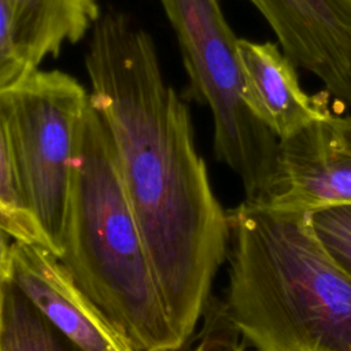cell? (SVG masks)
<instances>
[{
    "mask_svg": "<svg viewBox=\"0 0 351 351\" xmlns=\"http://www.w3.org/2000/svg\"><path fill=\"white\" fill-rule=\"evenodd\" d=\"M90 32V101L114 141L159 291L186 343L226 256L229 215L211 189L189 110L165 77L151 34L115 8L103 11Z\"/></svg>",
    "mask_w": 351,
    "mask_h": 351,
    "instance_id": "cell-1",
    "label": "cell"
},
{
    "mask_svg": "<svg viewBox=\"0 0 351 351\" xmlns=\"http://www.w3.org/2000/svg\"><path fill=\"white\" fill-rule=\"evenodd\" d=\"M229 215L223 302L255 351H351V277L328 254L310 213L244 200Z\"/></svg>",
    "mask_w": 351,
    "mask_h": 351,
    "instance_id": "cell-2",
    "label": "cell"
},
{
    "mask_svg": "<svg viewBox=\"0 0 351 351\" xmlns=\"http://www.w3.org/2000/svg\"><path fill=\"white\" fill-rule=\"evenodd\" d=\"M59 258L136 351H180L130 206L111 134L95 106L82 112Z\"/></svg>",
    "mask_w": 351,
    "mask_h": 351,
    "instance_id": "cell-3",
    "label": "cell"
},
{
    "mask_svg": "<svg viewBox=\"0 0 351 351\" xmlns=\"http://www.w3.org/2000/svg\"><path fill=\"white\" fill-rule=\"evenodd\" d=\"M174 29L189 95L208 106L214 121V152L243 181L245 200H266L280 138L244 100L239 40L218 0H159Z\"/></svg>",
    "mask_w": 351,
    "mask_h": 351,
    "instance_id": "cell-4",
    "label": "cell"
},
{
    "mask_svg": "<svg viewBox=\"0 0 351 351\" xmlns=\"http://www.w3.org/2000/svg\"><path fill=\"white\" fill-rule=\"evenodd\" d=\"M89 92L60 70H36L0 90V132L14 149L41 222L62 251L73 158Z\"/></svg>",
    "mask_w": 351,
    "mask_h": 351,
    "instance_id": "cell-5",
    "label": "cell"
},
{
    "mask_svg": "<svg viewBox=\"0 0 351 351\" xmlns=\"http://www.w3.org/2000/svg\"><path fill=\"white\" fill-rule=\"evenodd\" d=\"M0 278L10 280L37 310L82 351H136L78 287L49 248L3 233Z\"/></svg>",
    "mask_w": 351,
    "mask_h": 351,
    "instance_id": "cell-6",
    "label": "cell"
},
{
    "mask_svg": "<svg viewBox=\"0 0 351 351\" xmlns=\"http://www.w3.org/2000/svg\"><path fill=\"white\" fill-rule=\"evenodd\" d=\"M284 53L351 107V0H250Z\"/></svg>",
    "mask_w": 351,
    "mask_h": 351,
    "instance_id": "cell-7",
    "label": "cell"
},
{
    "mask_svg": "<svg viewBox=\"0 0 351 351\" xmlns=\"http://www.w3.org/2000/svg\"><path fill=\"white\" fill-rule=\"evenodd\" d=\"M329 115L280 140L274 176L262 206L313 213L351 204V152L337 144Z\"/></svg>",
    "mask_w": 351,
    "mask_h": 351,
    "instance_id": "cell-8",
    "label": "cell"
},
{
    "mask_svg": "<svg viewBox=\"0 0 351 351\" xmlns=\"http://www.w3.org/2000/svg\"><path fill=\"white\" fill-rule=\"evenodd\" d=\"M244 100L254 115L280 140L330 114L326 90L307 95L295 63L273 43L239 40Z\"/></svg>",
    "mask_w": 351,
    "mask_h": 351,
    "instance_id": "cell-9",
    "label": "cell"
},
{
    "mask_svg": "<svg viewBox=\"0 0 351 351\" xmlns=\"http://www.w3.org/2000/svg\"><path fill=\"white\" fill-rule=\"evenodd\" d=\"M11 18L18 47L37 70L64 44L80 41L99 19L97 0H0Z\"/></svg>",
    "mask_w": 351,
    "mask_h": 351,
    "instance_id": "cell-10",
    "label": "cell"
},
{
    "mask_svg": "<svg viewBox=\"0 0 351 351\" xmlns=\"http://www.w3.org/2000/svg\"><path fill=\"white\" fill-rule=\"evenodd\" d=\"M0 351H82L7 278H0Z\"/></svg>",
    "mask_w": 351,
    "mask_h": 351,
    "instance_id": "cell-11",
    "label": "cell"
},
{
    "mask_svg": "<svg viewBox=\"0 0 351 351\" xmlns=\"http://www.w3.org/2000/svg\"><path fill=\"white\" fill-rule=\"evenodd\" d=\"M0 226L14 241L56 248L45 230L14 149L0 132ZM58 255V254H56Z\"/></svg>",
    "mask_w": 351,
    "mask_h": 351,
    "instance_id": "cell-12",
    "label": "cell"
},
{
    "mask_svg": "<svg viewBox=\"0 0 351 351\" xmlns=\"http://www.w3.org/2000/svg\"><path fill=\"white\" fill-rule=\"evenodd\" d=\"M314 232L332 259L351 277V204L310 213Z\"/></svg>",
    "mask_w": 351,
    "mask_h": 351,
    "instance_id": "cell-13",
    "label": "cell"
},
{
    "mask_svg": "<svg viewBox=\"0 0 351 351\" xmlns=\"http://www.w3.org/2000/svg\"><path fill=\"white\" fill-rule=\"evenodd\" d=\"M241 335L230 321L223 302L211 298L204 314L199 339L192 351H247Z\"/></svg>",
    "mask_w": 351,
    "mask_h": 351,
    "instance_id": "cell-14",
    "label": "cell"
},
{
    "mask_svg": "<svg viewBox=\"0 0 351 351\" xmlns=\"http://www.w3.org/2000/svg\"><path fill=\"white\" fill-rule=\"evenodd\" d=\"M33 70L25 60L4 5L0 4V90L7 89L32 74Z\"/></svg>",
    "mask_w": 351,
    "mask_h": 351,
    "instance_id": "cell-15",
    "label": "cell"
},
{
    "mask_svg": "<svg viewBox=\"0 0 351 351\" xmlns=\"http://www.w3.org/2000/svg\"><path fill=\"white\" fill-rule=\"evenodd\" d=\"M329 122L337 144L343 149L351 152V117H339L330 114Z\"/></svg>",
    "mask_w": 351,
    "mask_h": 351,
    "instance_id": "cell-16",
    "label": "cell"
}]
</instances>
